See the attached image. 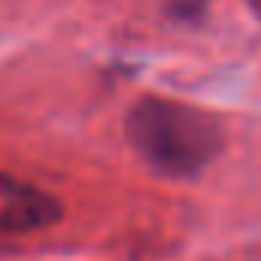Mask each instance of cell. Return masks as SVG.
<instances>
[{
    "label": "cell",
    "mask_w": 261,
    "mask_h": 261,
    "mask_svg": "<svg viewBox=\"0 0 261 261\" xmlns=\"http://www.w3.org/2000/svg\"><path fill=\"white\" fill-rule=\"evenodd\" d=\"M128 143L161 176L189 179L203 173L225 146L222 122L192 103L146 97L128 113Z\"/></svg>",
    "instance_id": "6da1fadb"
},
{
    "label": "cell",
    "mask_w": 261,
    "mask_h": 261,
    "mask_svg": "<svg viewBox=\"0 0 261 261\" xmlns=\"http://www.w3.org/2000/svg\"><path fill=\"white\" fill-rule=\"evenodd\" d=\"M61 219V203L49 192L0 173V234H34Z\"/></svg>",
    "instance_id": "7a4b0ae2"
},
{
    "label": "cell",
    "mask_w": 261,
    "mask_h": 261,
    "mask_svg": "<svg viewBox=\"0 0 261 261\" xmlns=\"http://www.w3.org/2000/svg\"><path fill=\"white\" fill-rule=\"evenodd\" d=\"M176 6H179V12H197L203 6V0H176Z\"/></svg>",
    "instance_id": "3957f363"
}]
</instances>
